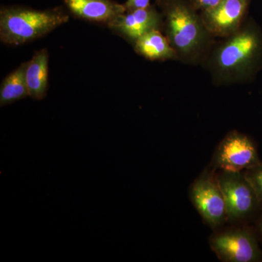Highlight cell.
Listing matches in <instances>:
<instances>
[{
  "label": "cell",
  "instance_id": "cell-3",
  "mask_svg": "<svg viewBox=\"0 0 262 262\" xmlns=\"http://www.w3.org/2000/svg\"><path fill=\"white\" fill-rule=\"evenodd\" d=\"M261 45L256 30L241 28L215 49L211 61L213 72L222 80H237L256 61Z\"/></svg>",
  "mask_w": 262,
  "mask_h": 262
},
{
  "label": "cell",
  "instance_id": "cell-18",
  "mask_svg": "<svg viewBox=\"0 0 262 262\" xmlns=\"http://www.w3.org/2000/svg\"><path fill=\"white\" fill-rule=\"evenodd\" d=\"M165 0H157V3H158V4L160 5L162 4V3H163L164 2H165Z\"/></svg>",
  "mask_w": 262,
  "mask_h": 262
},
{
  "label": "cell",
  "instance_id": "cell-7",
  "mask_svg": "<svg viewBox=\"0 0 262 262\" xmlns=\"http://www.w3.org/2000/svg\"><path fill=\"white\" fill-rule=\"evenodd\" d=\"M212 251L221 261L256 262L261 260L257 239L248 229H227L213 234L209 239Z\"/></svg>",
  "mask_w": 262,
  "mask_h": 262
},
{
  "label": "cell",
  "instance_id": "cell-14",
  "mask_svg": "<svg viewBox=\"0 0 262 262\" xmlns=\"http://www.w3.org/2000/svg\"><path fill=\"white\" fill-rule=\"evenodd\" d=\"M246 178L256 192L260 203H262V163L245 170Z\"/></svg>",
  "mask_w": 262,
  "mask_h": 262
},
{
  "label": "cell",
  "instance_id": "cell-1",
  "mask_svg": "<svg viewBox=\"0 0 262 262\" xmlns=\"http://www.w3.org/2000/svg\"><path fill=\"white\" fill-rule=\"evenodd\" d=\"M70 15L61 7L45 10L23 6L3 7L0 10V39L20 46L43 37L67 23Z\"/></svg>",
  "mask_w": 262,
  "mask_h": 262
},
{
  "label": "cell",
  "instance_id": "cell-11",
  "mask_svg": "<svg viewBox=\"0 0 262 262\" xmlns=\"http://www.w3.org/2000/svg\"><path fill=\"white\" fill-rule=\"evenodd\" d=\"M48 50L36 52L32 59L27 61L26 80L28 88L29 96L35 100H42L47 94L48 87Z\"/></svg>",
  "mask_w": 262,
  "mask_h": 262
},
{
  "label": "cell",
  "instance_id": "cell-12",
  "mask_svg": "<svg viewBox=\"0 0 262 262\" xmlns=\"http://www.w3.org/2000/svg\"><path fill=\"white\" fill-rule=\"evenodd\" d=\"M136 53L151 61L176 60L178 53L159 29L146 33L134 43Z\"/></svg>",
  "mask_w": 262,
  "mask_h": 262
},
{
  "label": "cell",
  "instance_id": "cell-8",
  "mask_svg": "<svg viewBox=\"0 0 262 262\" xmlns=\"http://www.w3.org/2000/svg\"><path fill=\"white\" fill-rule=\"evenodd\" d=\"M248 0H223L213 9L202 12L206 30L215 37H228L241 29Z\"/></svg>",
  "mask_w": 262,
  "mask_h": 262
},
{
  "label": "cell",
  "instance_id": "cell-9",
  "mask_svg": "<svg viewBox=\"0 0 262 262\" xmlns=\"http://www.w3.org/2000/svg\"><path fill=\"white\" fill-rule=\"evenodd\" d=\"M114 32L121 34L135 43L146 33L161 29L163 25V15L152 5L143 9L125 12L107 24Z\"/></svg>",
  "mask_w": 262,
  "mask_h": 262
},
{
  "label": "cell",
  "instance_id": "cell-6",
  "mask_svg": "<svg viewBox=\"0 0 262 262\" xmlns=\"http://www.w3.org/2000/svg\"><path fill=\"white\" fill-rule=\"evenodd\" d=\"M261 163L252 140L245 134L232 131L215 149L212 167L215 170L243 172Z\"/></svg>",
  "mask_w": 262,
  "mask_h": 262
},
{
  "label": "cell",
  "instance_id": "cell-10",
  "mask_svg": "<svg viewBox=\"0 0 262 262\" xmlns=\"http://www.w3.org/2000/svg\"><path fill=\"white\" fill-rule=\"evenodd\" d=\"M64 3L77 18L106 24L126 12L124 4L114 0H64Z\"/></svg>",
  "mask_w": 262,
  "mask_h": 262
},
{
  "label": "cell",
  "instance_id": "cell-5",
  "mask_svg": "<svg viewBox=\"0 0 262 262\" xmlns=\"http://www.w3.org/2000/svg\"><path fill=\"white\" fill-rule=\"evenodd\" d=\"M191 201L207 225L214 229L228 221L223 193L214 172L205 171L192 183Z\"/></svg>",
  "mask_w": 262,
  "mask_h": 262
},
{
  "label": "cell",
  "instance_id": "cell-17",
  "mask_svg": "<svg viewBox=\"0 0 262 262\" xmlns=\"http://www.w3.org/2000/svg\"><path fill=\"white\" fill-rule=\"evenodd\" d=\"M259 231H260V232H261V237H262V220L261 221V222H260V224H259Z\"/></svg>",
  "mask_w": 262,
  "mask_h": 262
},
{
  "label": "cell",
  "instance_id": "cell-16",
  "mask_svg": "<svg viewBox=\"0 0 262 262\" xmlns=\"http://www.w3.org/2000/svg\"><path fill=\"white\" fill-rule=\"evenodd\" d=\"M124 5L126 12H129L134 10L146 8L151 5H150V0H127Z\"/></svg>",
  "mask_w": 262,
  "mask_h": 262
},
{
  "label": "cell",
  "instance_id": "cell-2",
  "mask_svg": "<svg viewBox=\"0 0 262 262\" xmlns=\"http://www.w3.org/2000/svg\"><path fill=\"white\" fill-rule=\"evenodd\" d=\"M163 10V26L166 37L179 57L192 58L202 51L210 34L201 15L187 0H165L160 5Z\"/></svg>",
  "mask_w": 262,
  "mask_h": 262
},
{
  "label": "cell",
  "instance_id": "cell-4",
  "mask_svg": "<svg viewBox=\"0 0 262 262\" xmlns=\"http://www.w3.org/2000/svg\"><path fill=\"white\" fill-rule=\"evenodd\" d=\"M215 175L225 198L229 222H241L255 213L261 203L244 171L220 170Z\"/></svg>",
  "mask_w": 262,
  "mask_h": 262
},
{
  "label": "cell",
  "instance_id": "cell-13",
  "mask_svg": "<svg viewBox=\"0 0 262 262\" xmlns=\"http://www.w3.org/2000/svg\"><path fill=\"white\" fill-rule=\"evenodd\" d=\"M27 62L19 66L3 80L0 88V106L14 103L29 96L26 80Z\"/></svg>",
  "mask_w": 262,
  "mask_h": 262
},
{
  "label": "cell",
  "instance_id": "cell-15",
  "mask_svg": "<svg viewBox=\"0 0 262 262\" xmlns=\"http://www.w3.org/2000/svg\"><path fill=\"white\" fill-rule=\"evenodd\" d=\"M223 0H189L194 10L202 12L213 9Z\"/></svg>",
  "mask_w": 262,
  "mask_h": 262
}]
</instances>
